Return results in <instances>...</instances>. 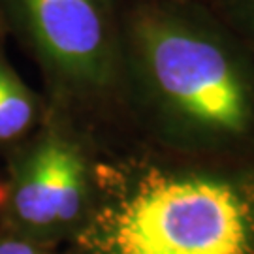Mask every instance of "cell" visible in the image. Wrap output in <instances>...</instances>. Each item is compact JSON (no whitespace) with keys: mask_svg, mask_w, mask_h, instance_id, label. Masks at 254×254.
<instances>
[{"mask_svg":"<svg viewBox=\"0 0 254 254\" xmlns=\"http://www.w3.org/2000/svg\"><path fill=\"white\" fill-rule=\"evenodd\" d=\"M125 96L147 134L179 158L254 156V53L192 0H145L121 30Z\"/></svg>","mask_w":254,"mask_h":254,"instance_id":"obj_1","label":"cell"},{"mask_svg":"<svg viewBox=\"0 0 254 254\" xmlns=\"http://www.w3.org/2000/svg\"><path fill=\"white\" fill-rule=\"evenodd\" d=\"M254 168L137 162L89 236L92 254H254Z\"/></svg>","mask_w":254,"mask_h":254,"instance_id":"obj_2","label":"cell"},{"mask_svg":"<svg viewBox=\"0 0 254 254\" xmlns=\"http://www.w3.org/2000/svg\"><path fill=\"white\" fill-rule=\"evenodd\" d=\"M34 49L73 96L125 94L121 30L106 0H15Z\"/></svg>","mask_w":254,"mask_h":254,"instance_id":"obj_3","label":"cell"},{"mask_svg":"<svg viewBox=\"0 0 254 254\" xmlns=\"http://www.w3.org/2000/svg\"><path fill=\"white\" fill-rule=\"evenodd\" d=\"M87 194L89 168L81 149L53 132L27 153L11 200L27 226L55 228L81 215Z\"/></svg>","mask_w":254,"mask_h":254,"instance_id":"obj_4","label":"cell"},{"mask_svg":"<svg viewBox=\"0 0 254 254\" xmlns=\"http://www.w3.org/2000/svg\"><path fill=\"white\" fill-rule=\"evenodd\" d=\"M34 119V102L17 75L0 63V141L21 136Z\"/></svg>","mask_w":254,"mask_h":254,"instance_id":"obj_5","label":"cell"},{"mask_svg":"<svg viewBox=\"0 0 254 254\" xmlns=\"http://www.w3.org/2000/svg\"><path fill=\"white\" fill-rule=\"evenodd\" d=\"M0 254H46V253L40 251L38 247L27 243V241L6 239V241H0Z\"/></svg>","mask_w":254,"mask_h":254,"instance_id":"obj_6","label":"cell"},{"mask_svg":"<svg viewBox=\"0 0 254 254\" xmlns=\"http://www.w3.org/2000/svg\"><path fill=\"white\" fill-rule=\"evenodd\" d=\"M236 19H239V21H237V27H232V25H230V27L232 28L241 27V32H243V34H239V36L243 38V42L251 47V51L254 53V11L253 13H245V15L236 17Z\"/></svg>","mask_w":254,"mask_h":254,"instance_id":"obj_7","label":"cell"},{"mask_svg":"<svg viewBox=\"0 0 254 254\" xmlns=\"http://www.w3.org/2000/svg\"><path fill=\"white\" fill-rule=\"evenodd\" d=\"M254 11V0H239V15L234 17H241L245 13H253Z\"/></svg>","mask_w":254,"mask_h":254,"instance_id":"obj_8","label":"cell"},{"mask_svg":"<svg viewBox=\"0 0 254 254\" xmlns=\"http://www.w3.org/2000/svg\"><path fill=\"white\" fill-rule=\"evenodd\" d=\"M6 198H8V190H6V187L0 183V205L6 201Z\"/></svg>","mask_w":254,"mask_h":254,"instance_id":"obj_9","label":"cell"},{"mask_svg":"<svg viewBox=\"0 0 254 254\" xmlns=\"http://www.w3.org/2000/svg\"><path fill=\"white\" fill-rule=\"evenodd\" d=\"M192 2H194V0H192Z\"/></svg>","mask_w":254,"mask_h":254,"instance_id":"obj_10","label":"cell"}]
</instances>
